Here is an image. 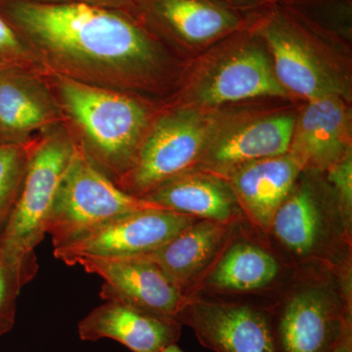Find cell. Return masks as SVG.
<instances>
[{
	"label": "cell",
	"mask_w": 352,
	"mask_h": 352,
	"mask_svg": "<svg viewBox=\"0 0 352 352\" xmlns=\"http://www.w3.org/2000/svg\"><path fill=\"white\" fill-rule=\"evenodd\" d=\"M0 15L23 41L78 68L129 73L156 57L147 27L131 11L82 1L0 0Z\"/></svg>",
	"instance_id": "6da1fadb"
},
{
	"label": "cell",
	"mask_w": 352,
	"mask_h": 352,
	"mask_svg": "<svg viewBox=\"0 0 352 352\" xmlns=\"http://www.w3.org/2000/svg\"><path fill=\"white\" fill-rule=\"evenodd\" d=\"M65 105L82 127L94 157L90 161L122 176L138 157L147 113L129 97L69 78L60 82Z\"/></svg>",
	"instance_id": "7a4b0ae2"
},
{
	"label": "cell",
	"mask_w": 352,
	"mask_h": 352,
	"mask_svg": "<svg viewBox=\"0 0 352 352\" xmlns=\"http://www.w3.org/2000/svg\"><path fill=\"white\" fill-rule=\"evenodd\" d=\"M148 208H162L120 189L85 150L76 147L51 208L46 234L57 248L110 220Z\"/></svg>",
	"instance_id": "3957f363"
},
{
	"label": "cell",
	"mask_w": 352,
	"mask_h": 352,
	"mask_svg": "<svg viewBox=\"0 0 352 352\" xmlns=\"http://www.w3.org/2000/svg\"><path fill=\"white\" fill-rule=\"evenodd\" d=\"M76 146L52 135L34 148L17 201L0 232V249L12 258L38 264L34 250L46 234L58 188Z\"/></svg>",
	"instance_id": "277c9868"
},
{
	"label": "cell",
	"mask_w": 352,
	"mask_h": 352,
	"mask_svg": "<svg viewBox=\"0 0 352 352\" xmlns=\"http://www.w3.org/2000/svg\"><path fill=\"white\" fill-rule=\"evenodd\" d=\"M210 124L198 112L180 110L157 120L141 143L135 162L116 183L143 198L166 182L190 173L212 140Z\"/></svg>",
	"instance_id": "5b68a950"
},
{
	"label": "cell",
	"mask_w": 352,
	"mask_h": 352,
	"mask_svg": "<svg viewBox=\"0 0 352 352\" xmlns=\"http://www.w3.org/2000/svg\"><path fill=\"white\" fill-rule=\"evenodd\" d=\"M279 352H335L352 314L351 296L330 281L305 282L273 310Z\"/></svg>",
	"instance_id": "8992f818"
},
{
	"label": "cell",
	"mask_w": 352,
	"mask_h": 352,
	"mask_svg": "<svg viewBox=\"0 0 352 352\" xmlns=\"http://www.w3.org/2000/svg\"><path fill=\"white\" fill-rule=\"evenodd\" d=\"M196 220L164 208L138 210L54 248V256L71 266L88 258H138L162 247Z\"/></svg>",
	"instance_id": "52a82bcc"
},
{
	"label": "cell",
	"mask_w": 352,
	"mask_h": 352,
	"mask_svg": "<svg viewBox=\"0 0 352 352\" xmlns=\"http://www.w3.org/2000/svg\"><path fill=\"white\" fill-rule=\"evenodd\" d=\"M176 321L214 352H279L271 310L247 303L188 296Z\"/></svg>",
	"instance_id": "ba28073f"
},
{
	"label": "cell",
	"mask_w": 352,
	"mask_h": 352,
	"mask_svg": "<svg viewBox=\"0 0 352 352\" xmlns=\"http://www.w3.org/2000/svg\"><path fill=\"white\" fill-rule=\"evenodd\" d=\"M87 272L104 280L100 296L106 302L122 303L143 314L176 320L188 296L149 259L82 258Z\"/></svg>",
	"instance_id": "9c48e42d"
},
{
	"label": "cell",
	"mask_w": 352,
	"mask_h": 352,
	"mask_svg": "<svg viewBox=\"0 0 352 352\" xmlns=\"http://www.w3.org/2000/svg\"><path fill=\"white\" fill-rule=\"evenodd\" d=\"M259 23L258 34L270 48L273 71L287 91L309 101L340 96L339 83L312 54L302 27L294 18L275 9Z\"/></svg>",
	"instance_id": "30bf717a"
},
{
	"label": "cell",
	"mask_w": 352,
	"mask_h": 352,
	"mask_svg": "<svg viewBox=\"0 0 352 352\" xmlns=\"http://www.w3.org/2000/svg\"><path fill=\"white\" fill-rule=\"evenodd\" d=\"M296 120L293 115L272 116L219 136L210 141L200 168L226 179L244 164L287 154Z\"/></svg>",
	"instance_id": "8fae6325"
},
{
	"label": "cell",
	"mask_w": 352,
	"mask_h": 352,
	"mask_svg": "<svg viewBox=\"0 0 352 352\" xmlns=\"http://www.w3.org/2000/svg\"><path fill=\"white\" fill-rule=\"evenodd\" d=\"M234 223L197 219L168 243L140 258L157 264L185 296L223 252Z\"/></svg>",
	"instance_id": "7c38bea8"
},
{
	"label": "cell",
	"mask_w": 352,
	"mask_h": 352,
	"mask_svg": "<svg viewBox=\"0 0 352 352\" xmlns=\"http://www.w3.org/2000/svg\"><path fill=\"white\" fill-rule=\"evenodd\" d=\"M291 155L259 160L240 166L226 179L241 212L254 226L270 231L273 217L302 171Z\"/></svg>",
	"instance_id": "4fadbf2b"
},
{
	"label": "cell",
	"mask_w": 352,
	"mask_h": 352,
	"mask_svg": "<svg viewBox=\"0 0 352 352\" xmlns=\"http://www.w3.org/2000/svg\"><path fill=\"white\" fill-rule=\"evenodd\" d=\"M182 326L176 320L143 314L122 303L106 302L78 323V335L91 342L117 340L132 352H161L178 342Z\"/></svg>",
	"instance_id": "5bb4252c"
},
{
	"label": "cell",
	"mask_w": 352,
	"mask_h": 352,
	"mask_svg": "<svg viewBox=\"0 0 352 352\" xmlns=\"http://www.w3.org/2000/svg\"><path fill=\"white\" fill-rule=\"evenodd\" d=\"M346 108L340 96L309 101L296 120L288 154L302 170H328L349 150Z\"/></svg>",
	"instance_id": "9a60e30c"
},
{
	"label": "cell",
	"mask_w": 352,
	"mask_h": 352,
	"mask_svg": "<svg viewBox=\"0 0 352 352\" xmlns=\"http://www.w3.org/2000/svg\"><path fill=\"white\" fill-rule=\"evenodd\" d=\"M223 0H136L150 22L185 43L199 44L237 32L244 19Z\"/></svg>",
	"instance_id": "2e32d148"
},
{
	"label": "cell",
	"mask_w": 352,
	"mask_h": 352,
	"mask_svg": "<svg viewBox=\"0 0 352 352\" xmlns=\"http://www.w3.org/2000/svg\"><path fill=\"white\" fill-rule=\"evenodd\" d=\"M142 199L170 212L221 223H235L241 214L228 182L208 173L190 171Z\"/></svg>",
	"instance_id": "e0dca14e"
},
{
	"label": "cell",
	"mask_w": 352,
	"mask_h": 352,
	"mask_svg": "<svg viewBox=\"0 0 352 352\" xmlns=\"http://www.w3.org/2000/svg\"><path fill=\"white\" fill-rule=\"evenodd\" d=\"M288 94L263 50L245 45L220 65L203 83L198 96L201 103L219 105L261 96L286 97Z\"/></svg>",
	"instance_id": "ac0fdd59"
},
{
	"label": "cell",
	"mask_w": 352,
	"mask_h": 352,
	"mask_svg": "<svg viewBox=\"0 0 352 352\" xmlns=\"http://www.w3.org/2000/svg\"><path fill=\"white\" fill-rule=\"evenodd\" d=\"M323 208L307 184L294 187L278 208L270 231L287 251L300 258L318 252L327 233Z\"/></svg>",
	"instance_id": "d6986e66"
},
{
	"label": "cell",
	"mask_w": 352,
	"mask_h": 352,
	"mask_svg": "<svg viewBox=\"0 0 352 352\" xmlns=\"http://www.w3.org/2000/svg\"><path fill=\"white\" fill-rule=\"evenodd\" d=\"M277 259L261 245L237 242L220 254L201 286L221 293H250L267 288L279 275Z\"/></svg>",
	"instance_id": "ffe728a7"
},
{
	"label": "cell",
	"mask_w": 352,
	"mask_h": 352,
	"mask_svg": "<svg viewBox=\"0 0 352 352\" xmlns=\"http://www.w3.org/2000/svg\"><path fill=\"white\" fill-rule=\"evenodd\" d=\"M50 102L14 68L0 71V141L43 126L50 119Z\"/></svg>",
	"instance_id": "44dd1931"
},
{
	"label": "cell",
	"mask_w": 352,
	"mask_h": 352,
	"mask_svg": "<svg viewBox=\"0 0 352 352\" xmlns=\"http://www.w3.org/2000/svg\"><path fill=\"white\" fill-rule=\"evenodd\" d=\"M38 270V265L22 263L0 249V338L12 330L21 289Z\"/></svg>",
	"instance_id": "7402d4cb"
},
{
	"label": "cell",
	"mask_w": 352,
	"mask_h": 352,
	"mask_svg": "<svg viewBox=\"0 0 352 352\" xmlns=\"http://www.w3.org/2000/svg\"><path fill=\"white\" fill-rule=\"evenodd\" d=\"M31 151L18 142L0 141V232L19 196Z\"/></svg>",
	"instance_id": "603a6c76"
},
{
	"label": "cell",
	"mask_w": 352,
	"mask_h": 352,
	"mask_svg": "<svg viewBox=\"0 0 352 352\" xmlns=\"http://www.w3.org/2000/svg\"><path fill=\"white\" fill-rule=\"evenodd\" d=\"M328 180L337 197L342 236L351 245L352 234V154L351 150L329 168Z\"/></svg>",
	"instance_id": "cb8c5ba5"
},
{
	"label": "cell",
	"mask_w": 352,
	"mask_h": 352,
	"mask_svg": "<svg viewBox=\"0 0 352 352\" xmlns=\"http://www.w3.org/2000/svg\"><path fill=\"white\" fill-rule=\"evenodd\" d=\"M25 52L24 41L0 15V71L13 68Z\"/></svg>",
	"instance_id": "d4e9b609"
},
{
	"label": "cell",
	"mask_w": 352,
	"mask_h": 352,
	"mask_svg": "<svg viewBox=\"0 0 352 352\" xmlns=\"http://www.w3.org/2000/svg\"><path fill=\"white\" fill-rule=\"evenodd\" d=\"M39 1H82L88 3L98 4V6L113 7L122 10L132 11L135 8L136 0H39Z\"/></svg>",
	"instance_id": "484cf974"
},
{
	"label": "cell",
	"mask_w": 352,
	"mask_h": 352,
	"mask_svg": "<svg viewBox=\"0 0 352 352\" xmlns=\"http://www.w3.org/2000/svg\"><path fill=\"white\" fill-rule=\"evenodd\" d=\"M335 352H352V314L346 318Z\"/></svg>",
	"instance_id": "4316f807"
},
{
	"label": "cell",
	"mask_w": 352,
	"mask_h": 352,
	"mask_svg": "<svg viewBox=\"0 0 352 352\" xmlns=\"http://www.w3.org/2000/svg\"><path fill=\"white\" fill-rule=\"evenodd\" d=\"M231 6H241V4H251L256 3V2H266L267 0H223Z\"/></svg>",
	"instance_id": "83f0119b"
},
{
	"label": "cell",
	"mask_w": 352,
	"mask_h": 352,
	"mask_svg": "<svg viewBox=\"0 0 352 352\" xmlns=\"http://www.w3.org/2000/svg\"><path fill=\"white\" fill-rule=\"evenodd\" d=\"M161 352H184L176 344H171L170 346L164 347Z\"/></svg>",
	"instance_id": "f1b7e54d"
},
{
	"label": "cell",
	"mask_w": 352,
	"mask_h": 352,
	"mask_svg": "<svg viewBox=\"0 0 352 352\" xmlns=\"http://www.w3.org/2000/svg\"><path fill=\"white\" fill-rule=\"evenodd\" d=\"M270 1H279V0H267L266 2H270ZM284 1H286V0H284Z\"/></svg>",
	"instance_id": "f546056e"
}]
</instances>
